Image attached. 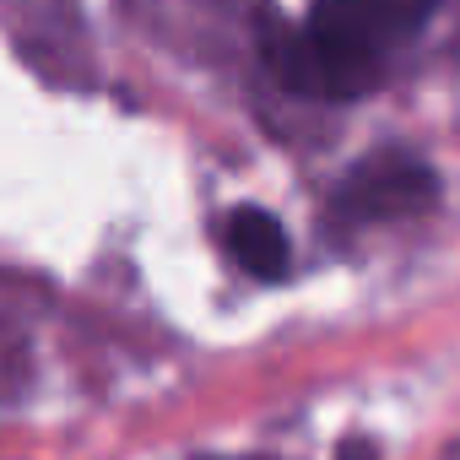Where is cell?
Masks as SVG:
<instances>
[{"label": "cell", "instance_id": "4", "mask_svg": "<svg viewBox=\"0 0 460 460\" xmlns=\"http://www.w3.org/2000/svg\"><path fill=\"white\" fill-rule=\"evenodd\" d=\"M336 460H379V449H374L368 438H347V444L336 449Z\"/></svg>", "mask_w": 460, "mask_h": 460}, {"label": "cell", "instance_id": "3", "mask_svg": "<svg viewBox=\"0 0 460 460\" xmlns=\"http://www.w3.org/2000/svg\"><path fill=\"white\" fill-rule=\"evenodd\" d=\"M222 244L250 277L261 282H282L288 277V261H293V244H288V227L261 211V206H234L222 222Z\"/></svg>", "mask_w": 460, "mask_h": 460}, {"label": "cell", "instance_id": "1", "mask_svg": "<svg viewBox=\"0 0 460 460\" xmlns=\"http://www.w3.org/2000/svg\"><path fill=\"white\" fill-rule=\"evenodd\" d=\"M433 0H314L309 28L271 44V60L282 82L320 93V98H352L374 87L385 60L417 39Z\"/></svg>", "mask_w": 460, "mask_h": 460}, {"label": "cell", "instance_id": "2", "mask_svg": "<svg viewBox=\"0 0 460 460\" xmlns=\"http://www.w3.org/2000/svg\"><path fill=\"white\" fill-rule=\"evenodd\" d=\"M438 195V179L411 163V157H374L368 168H358L341 195H336V211L352 217V222H379V217H406V211H422L433 206Z\"/></svg>", "mask_w": 460, "mask_h": 460}]
</instances>
